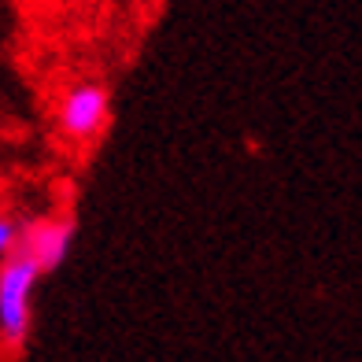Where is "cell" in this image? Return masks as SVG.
<instances>
[{
    "label": "cell",
    "mask_w": 362,
    "mask_h": 362,
    "mask_svg": "<svg viewBox=\"0 0 362 362\" xmlns=\"http://www.w3.org/2000/svg\"><path fill=\"white\" fill-rule=\"evenodd\" d=\"M41 274V262L23 244L0 262V340L8 348H23L30 337V296Z\"/></svg>",
    "instance_id": "obj_1"
},
{
    "label": "cell",
    "mask_w": 362,
    "mask_h": 362,
    "mask_svg": "<svg viewBox=\"0 0 362 362\" xmlns=\"http://www.w3.org/2000/svg\"><path fill=\"white\" fill-rule=\"evenodd\" d=\"M111 122V93L104 81H74L56 104V129L71 144H93Z\"/></svg>",
    "instance_id": "obj_2"
},
{
    "label": "cell",
    "mask_w": 362,
    "mask_h": 362,
    "mask_svg": "<svg viewBox=\"0 0 362 362\" xmlns=\"http://www.w3.org/2000/svg\"><path fill=\"white\" fill-rule=\"evenodd\" d=\"M74 233H78L74 218H41V222L23 226V248L41 262L45 274H52L67 262L74 248Z\"/></svg>",
    "instance_id": "obj_3"
},
{
    "label": "cell",
    "mask_w": 362,
    "mask_h": 362,
    "mask_svg": "<svg viewBox=\"0 0 362 362\" xmlns=\"http://www.w3.org/2000/svg\"><path fill=\"white\" fill-rule=\"evenodd\" d=\"M19 244H23V226L15 222L11 215H0V262L19 248Z\"/></svg>",
    "instance_id": "obj_4"
}]
</instances>
